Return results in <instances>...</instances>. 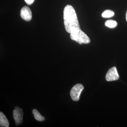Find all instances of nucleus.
I'll return each mask as SVG.
<instances>
[{"label": "nucleus", "mask_w": 127, "mask_h": 127, "mask_svg": "<svg viewBox=\"0 0 127 127\" xmlns=\"http://www.w3.org/2000/svg\"><path fill=\"white\" fill-rule=\"evenodd\" d=\"M64 24L66 31L71 33L80 29L78 20L74 8L70 5H67L64 10Z\"/></svg>", "instance_id": "1"}, {"label": "nucleus", "mask_w": 127, "mask_h": 127, "mask_svg": "<svg viewBox=\"0 0 127 127\" xmlns=\"http://www.w3.org/2000/svg\"><path fill=\"white\" fill-rule=\"evenodd\" d=\"M70 34L71 39L73 40L76 41L79 44H87L90 42L91 41L89 37L80 28Z\"/></svg>", "instance_id": "2"}, {"label": "nucleus", "mask_w": 127, "mask_h": 127, "mask_svg": "<svg viewBox=\"0 0 127 127\" xmlns=\"http://www.w3.org/2000/svg\"><path fill=\"white\" fill-rule=\"evenodd\" d=\"M84 89L82 84H77L73 87L70 91L71 97L73 101H77L79 100L80 95Z\"/></svg>", "instance_id": "3"}, {"label": "nucleus", "mask_w": 127, "mask_h": 127, "mask_svg": "<svg viewBox=\"0 0 127 127\" xmlns=\"http://www.w3.org/2000/svg\"><path fill=\"white\" fill-rule=\"evenodd\" d=\"M13 117L16 125L21 124L23 121V110L18 106H16L13 112Z\"/></svg>", "instance_id": "4"}, {"label": "nucleus", "mask_w": 127, "mask_h": 127, "mask_svg": "<svg viewBox=\"0 0 127 127\" xmlns=\"http://www.w3.org/2000/svg\"><path fill=\"white\" fill-rule=\"evenodd\" d=\"M119 75L116 67H113L109 69L106 76V79L107 81H116L119 78Z\"/></svg>", "instance_id": "5"}, {"label": "nucleus", "mask_w": 127, "mask_h": 127, "mask_svg": "<svg viewBox=\"0 0 127 127\" xmlns=\"http://www.w3.org/2000/svg\"><path fill=\"white\" fill-rule=\"evenodd\" d=\"M21 17L26 21H30L32 18V13L31 9L27 6H23L21 10Z\"/></svg>", "instance_id": "6"}, {"label": "nucleus", "mask_w": 127, "mask_h": 127, "mask_svg": "<svg viewBox=\"0 0 127 127\" xmlns=\"http://www.w3.org/2000/svg\"><path fill=\"white\" fill-rule=\"evenodd\" d=\"M0 126L2 127H8L9 126V121L1 112H0Z\"/></svg>", "instance_id": "7"}, {"label": "nucleus", "mask_w": 127, "mask_h": 127, "mask_svg": "<svg viewBox=\"0 0 127 127\" xmlns=\"http://www.w3.org/2000/svg\"><path fill=\"white\" fill-rule=\"evenodd\" d=\"M32 113L34 114V118L37 121H43L45 120V118L41 116V114L39 113V111H37V109H33L32 110Z\"/></svg>", "instance_id": "8"}, {"label": "nucleus", "mask_w": 127, "mask_h": 127, "mask_svg": "<svg viewBox=\"0 0 127 127\" xmlns=\"http://www.w3.org/2000/svg\"><path fill=\"white\" fill-rule=\"evenodd\" d=\"M105 25L107 27L110 28H114L117 25V23L116 21L113 20H108L105 22Z\"/></svg>", "instance_id": "9"}, {"label": "nucleus", "mask_w": 127, "mask_h": 127, "mask_svg": "<svg viewBox=\"0 0 127 127\" xmlns=\"http://www.w3.org/2000/svg\"><path fill=\"white\" fill-rule=\"evenodd\" d=\"M114 12L111 10H107L104 11L102 14V16L103 18H110L113 16Z\"/></svg>", "instance_id": "10"}, {"label": "nucleus", "mask_w": 127, "mask_h": 127, "mask_svg": "<svg viewBox=\"0 0 127 127\" xmlns=\"http://www.w3.org/2000/svg\"><path fill=\"white\" fill-rule=\"evenodd\" d=\"M25 2L28 5L32 4L34 2V0H25Z\"/></svg>", "instance_id": "11"}, {"label": "nucleus", "mask_w": 127, "mask_h": 127, "mask_svg": "<svg viewBox=\"0 0 127 127\" xmlns=\"http://www.w3.org/2000/svg\"><path fill=\"white\" fill-rule=\"evenodd\" d=\"M126 20H127V13H126Z\"/></svg>", "instance_id": "12"}]
</instances>
